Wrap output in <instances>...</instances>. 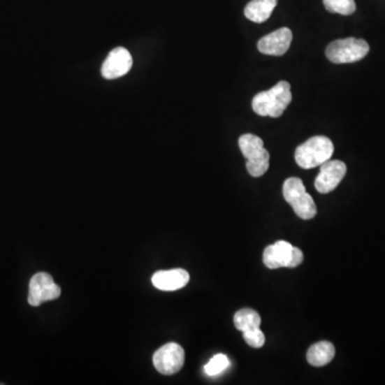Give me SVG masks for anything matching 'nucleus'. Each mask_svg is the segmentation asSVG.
<instances>
[{"instance_id":"nucleus-1","label":"nucleus","mask_w":385,"mask_h":385,"mask_svg":"<svg viewBox=\"0 0 385 385\" xmlns=\"http://www.w3.org/2000/svg\"><path fill=\"white\" fill-rule=\"evenodd\" d=\"M290 88L289 82L282 80L268 92L256 94L252 102L254 112L262 117H281L292 101Z\"/></svg>"},{"instance_id":"nucleus-2","label":"nucleus","mask_w":385,"mask_h":385,"mask_svg":"<svg viewBox=\"0 0 385 385\" xmlns=\"http://www.w3.org/2000/svg\"><path fill=\"white\" fill-rule=\"evenodd\" d=\"M334 153V145L326 136H314L300 145L296 150V164L303 169H312L330 160Z\"/></svg>"},{"instance_id":"nucleus-3","label":"nucleus","mask_w":385,"mask_h":385,"mask_svg":"<svg viewBox=\"0 0 385 385\" xmlns=\"http://www.w3.org/2000/svg\"><path fill=\"white\" fill-rule=\"evenodd\" d=\"M239 147L247 159V169L252 177H261L267 173L270 165V154L263 147L260 137L244 134L239 138Z\"/></svg>"},{"instance_id":"nucleus-4","label":"nucleus","mask_w":385,"mask_h":385,"mask_svg":"<svg viewBox=\"0 0 385 385\" xmlns=\"http://www.w3.org/2000/svg\"><path fill=\"white\" fill-rule=\"evenodd\" d=\"M283 194L286 201L293 208L300 219H312L317 215V207L312 197L306 191L300 178L287 179L284 183Z\"/></svg>"},{"instance_id":"nucleus-5","label":"nucleus","mask_w":385,"mask_h":385,"mask_svg":"<svg viewBox=\"0 0 385 385\" xmlns=\"http://www.w3.org/2000/svg\"><path fill=\"white\" fill-rule=\"evenodd\" d=\"M368 52L370 45L365 40L347 38L328 44L326 55L333 64H354L366 57Z\"/></svg>"},{"instance_id":"nucleus-6","label":"nucleus","mask_w":385,"mask_h":385,"mask_svg":"<svg viewBox=\"0 0 385 385\" xmlns=\"http://www.w3.org/2000/svg\"><path fill=\"white\" fill-rule=\"evenodd\" d=\"M303 260L301 249L292 247L289 242L277 241L266 247L263 252V263L272 270L299 267Z\"/></svg>"},{"instance_id":"nucleus-7","label":"nucleus","mask_w":385,"mask_h":385,"mask_svg":"<svg viewBox=\"0 0 385 385\" xmlns=\"http://www.w3.org/2000/svg\"><path fill=\"white\" fill-rule=\"evenodd\" d=\"M60 294L61 289L48 273L40 272L30 279L28 303L31 306H40L44 302L58 299Z\"/></svg>"},{"instance_id":"nucleus-8","label":"nucleus","mask_w":385,"mask_h":385,"mask_svg":"<svg viewBox=\"0 0 385 385\" xmlns=\"http://www.w3.org/2000/svg\"><path fill=\"white\" fill-rule=\"evenodd\" d=\"M184 360V350L176 342L164 344L153 356V364L157 372L166 376L175 375L181 370Z\"/></svg>"},{"instance_id":"nucleus-9","label":"nucleus","mask_w":385,"mask_h":385,"mask_svg":"<svg viewBox=\"0 0 385 385\" xmlns=\"http://www.w3.org/2000/svg\"><path fill=\"white\" fill-rule=\"evenodd\" d=\"M346 173V164L342 161H326L320 165V173L314 180V187L321 194H328L338 187Z\"/></svg>"},{"instance_id":"nucleus-10","label":"nucleus","mask_w":385,"mask_h":385,"mask_svg":"<svg viewBox=\"0 0 385 385\" xmlns=\"http://www.w3.org/2000/svg\"><path fill=\"white\" fill-rule=\"evenodd\" d=\"M133 59L128 50L117 48L108 54L102 66V75L106 80H114L126 75L132 68Z\"/></svg>"},{"instance_id":"nucleus-11","label":"nucleus","mask_w":385,"mask_h":385,"mask_svg":"<svg viewBox=\"0 0 385 385\" xmlns=\"http://www.w3.org/2000/svg\"><path fill=\"white\" fill-rule=\"evenodd\" d=\"M292 42V32L283 27L262 37L258 42V50L270 56H283L289 50Z\"/></svg>"},{"instance_id":"nucleus-12","label":"nucleus","mask_w":385,"mask_h":385,"mask_svg":"<svg viewBox=\"0 0 385 385\" xmlns=\"http://www.w3.org/2000/svg\"><path fill=\"white\" fill-rule=\"evenodd\" d=\"M153 286L163 291H175L185 287L189 282V272L184 269L167 270L153 274Z\"/></svg>"},{"instance_id":"nucleus-13","label":"nucleus","mask_w":385,"mask_h":385,"mask_svg":"<svg viewBox=\"0 0 385 385\" xmlns=\"http://www.w3.org/2000/svg\"><path fill=\"white\" fill-rule=\"evenodd\" d=\"M276 5L277 0H252L244 9V14L254 23H263L270 19Z\"/></svg>"},{"instance_id":"nucleus-14","label":"nucleus","mask_w":385,"mask_h":385,"mask_svg":"<svg viewBox=\"0 0 385 385\" xmlns=\"http://www.w3.org/2000/svg\"><path fill=\"white\" fill-rule=\"evenodd\" d=\"M335 356V347L330 342H319L312 344L307 351V362L314 367L328 364Z\"/></svg>"},{"instance_id":"nucleus-15","label":"nucleus","mask_w":385,"mask_h":385,"mask_svg":"<svg viewBox=\"0 0 385 385\" xmlns=\"http://www.w3.org/2000/svg\"><path fill=\"white\" fill-rule=\"evenodd\" d=\"M233 322L237 330L247 332V330L259 328L261 324V318L256 310L252 308H243L235 312Z\"/></svg>"},{"instance_id":"nucleus-16","label":"nucleus","mask_w":385,"mask_h":385,"mask_svg":"<svg viewBox=\"0 0 385 385\" xmlns=\"http://www.w3.org/2000/svg\"><path fill=\"white\" fill-rule=\"evenodd\" d=\"M324 5L328 11L342 15H351L356 10L354 0H324Z\"/></svg>"},{"instance_id":"nucleus-17","label":"nucleus","mask_w":385,"mask_h":385,"mask_svg":"<svg viewBox=\"0 0 385 385\" xmlns=\"http://www.w3.org/2000/svg\"><path fill=\"white\" fill-rule=\"evenodd\" d=\"M229 366V360L225 354H217L205 366L208 376L215 377L223 372Z\"/></svg>"},{"instance_id":"nucleus-18","label":"nucleus","mask_w":385,"mask_h":385,"mask_svg":"<svg viewBox=\"0 0 385 385\" xmlns=\"http://www.w3.org/2000/svg\"><path fill=\"white\" fill-rule=\"evenodd\" d=\"M243 337L247 344L253 348H261L266 342L265 334L262 333L259 328L243 332Z\"/></svg>"}]
</instances>
